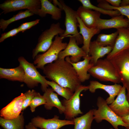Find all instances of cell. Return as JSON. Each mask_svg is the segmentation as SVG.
Returning <instances> with one entry per match:
<instances>
[{
  "label": "cell",
  "mask_w": 129,
  "mask_h": 129,
  "mask_svg": "<svg viewBox=\"0 0 129 129\" xmlns=\"http://www.w3.org/2000/svg\"><path fill=\"white\" fill-rule=\"evenodd\" d=\"M42 70L46 78L74 92L81 85L72 65L64 59H58L46 65Z\"/></svg>",
  "instance_id": "cell-1"
},
{
  "label": "cell",
  "mask_w": 129,
  "mask_h": 129,
  "mask_svg": "<svg viewBox=\"0 0 129 129\" xmlns=\"http://www.w3.org/2000/svg\"><path fill=\"white\" fill-rule=\"evenodd\" d=\"M53 3L55 5L58 6L59 8L64 11L65 14L64 25L65 30L64 33L60 36L64 39L69 35H72L75 38L78 45L83 43L82 37L77 29L78 23L76 11L66 5L62 0L58 1L55 0Z\"/></svg>",
  "instance_id": "cell-2"
},
{
  "label": "cell",
  "mask_w": 129,
  "mask_h": 129,
  "mask_svg": "<svg viewBox=\"0 0 129 129\" xmlns=\"http://www.w3.org/2000/svg\"><path fill=\"white\" fill-rule=\"evenodd\" d=\"M92 77L103 81H110L115 84L121 82L117 71L110 60L106 58L100 59L96 64L88 70Z\"/></svg>",
  "instance_id": "cell-3"
},
{
  "label": "cell",
  "mask_w": 129,
  "mask_h": 129,
  "mask_svg": "<svg viewBox=\"0 0 129 129\" xmlns=\"http://www.w3.org/2000/svg\"><path fill=\"white\" fill-rule=\"evenodd\" d=\"M97 105L98 109H93L94 119L97 123H100L105 120L111 124L114 129H119V126L127 128V125L123 122L121 118L110 108L103 98L100 96L97 98Z\"/></svg>",
  "instance_id": "cell-4"
},
{
  "label": "cell",
  "mask_w": 129,
  "mask_h": 129,
  "mask_svg": "<svg viewBox=\"0 0 129 129\" xmlns=\"http://www.w3.org/2000/svg\"><path fill=\"white\" fill-rule=\"evenodd\" d=\"M63 39L57 35L55 37L51 47L45 52L38 54L35 57L33 64L37 68L43 70L47 64L51 63L58 59L59 53L64 50L68 43L63 42Z\"/></svg>",
  "instance_id": "cell-5"
},
{
  "label": "cell",
  "mask_w": 129,
  "mask_h": 129,
  "mask_svg": "<svg viewBox=\"0 0 129 129\" xmlns=\"http://www.w3.org/2000/svg\"><path fill=\"white\" fill-rule=\"evenodd\" d=\"M64 31L60 27L59 22L51 24L49 28L43 32L39 36L37 44L32 51L33 59H34L39 53H44L47 51L52 45L54 37L61 35Z\"/></svg>",
  "instance_id": "cell-6"
},
{
  "label": "cell",
  "mask_w": 129,
  "mask_h": 129,
  "mask_svg": "<svg viewBox=\"0 0 129 129\" xmlns=\"http://www.w3.org/2000/svg\"><path fill=\"white\" fill-rule=\"evenodd\" d=\"M115 68L121 82L129 94V50L119 52L110 59Z\"/></svg>",
  "instance_id": "cell-7"
},
{
  "label": "cell",
  "mask_w": 129,
  "mask_h": 129,
  "mask_svg": "<svg viewBox=\"0 0 129 129\" xmlns=\"http://www.w3.org/2000/svg\"><path fill=\"white\" fill-rule=\"evenodd\" d=\"M88 90V86L81 85L76 90L70 99L68 100L64 99L61 101L65 108L64 114L65 119L73 120L77 116L83 114L80 109V95L82 91Z\"/></svg>",
  "instance_id": "cell-8"
},
{
  "label": "cell",
  "mask_w": 129,
  "mask_h": 129,
  "mask_svg": "<svg viewBox=\"0 0 129 129\" xmlns=\"http://www.w3.org/2000/svg\"><path fill=\"white\" fill-rule=\"evenodd\" d=\"M41 6L40 0H7L0 5V8L5 14L27 9L34 14L38 15Z\"/></svg>",
  "instance_id": "cell-9"
},
{
  "label": "cell",
  "mask_w": 129,
  "mask_h": 129,
  "mask_svg": "<svg viewBox=\"0 0 129 129\" xmlns=\"http://www.w3.org/2000/svg\"><path fill=\"white\" fill-rule=\"evenodd\" d=\"M18 61L19 65L22 67L26 74L32 81L34 87L38 86L40 83L42 90L44 92L49 86L46 82V77L41 75L33 63L29 62L24 57H19Z\"/></svg>",
  "instance_id": "cell-10"
},
{
  "label": "cell",
  "mask_w": 129,
  "mask_h": 129,
  "mask_svg": "<svg viewBox=\"0 0 129 129\" xmlns=\"http://www.w3.org/2000/svg\"><path fill=\"white\" fill-rule=\"evenodd\" d=\"M0 78L24 82L29 88L34 87L32 81L26 74L23 68L20 65L12 68H0Z\"/></svg>",
  "instance_id": "cell-11"
},
{
  "label": "cell",
  "mask_w": 129,
  "mask_h": 129,
  "mask_svg": "<svg viewBox=\"0 0 129 129\" xmlns=\"http://www.w3.org/2000/svg\"><path fill=\"white\" fill-rule=\"evenodd\" d=\"M31 122L35 127L41 129H60L64 126L74 124L73 120H61L57 115H55L52 118L47 119L37 116L32 118Z\"/></svg>",
  "instance_id": "cell-12"
},
{
  "label": "cell",
  "mask_w": 129,
  "mask_h": 129,
  "mask_svg": "<svg viewBox=\"0 0 129 129\" xmlns=\"http://www.w3.org/2000/svg\"><path fill=\"white\" fill-rule=\"evenodd\" d=\"M68 37H69V42L65 48L59 53L58 59H64L70 56H71L70 60L71 62H77L80 61L81 58L87 54L81 48L78 46L75 37L72 35H69Z\"/></svg>",
  "instance_id": "cell-13"
},
{
  "label": "cell",
  "mask_w": 129,
  "mask_h": 129,
  "mask_svg": "<svg viewBox=\"0 0 129 129\" xmlns=\"http://www.w3.org/2000/svg\"><path fill=\"white\" fill-rule=\"evenodd\" d=\"M26 98L24 93H22L0 111V117L6 119L17 117L22 111L23 102Z\"/></svg>",
  "instance_id": "cell-14"
},
{
  "label": "cell",
  "mask_w": 129,
  "mask_h": 129,
  "mask_svg": "<svg viewBox=\"0 0 129 129\" xmlns=\"http://www.w3.org/2000/svg\"><path fill=\"white\" fill-rule=\"evenodd\" d=\"M126 90L125 86H123L116 98L109 105L114 112L120 117L129 114V103L127 98Z\"/></svg>",
  "instance_id": "cell-15"
},
{
  "label": "cell",
  "mask_w": 129,
  "mask_h": 129,
  "mask_svg": "<svg viewBox=\"0 0 129 129\" xmlns=\"http://www.w3.org/2000/svg\"><path fill=\"white\" fill-rule=\"evenodd\" d=\"M89 90L91 93L95 92L96 90L101 89L104 90L109 94V96L106 100L108 104H110L115 100L121 89L123 86L117 84L112 85L103 84L96 81H91L88 85Z\"/></svg>",
  "instance_id": "cell-16"
},
{
  "label": "cell",
  "mask_w": 129,
  "mask_h": 129,
  "mask_svg": "<svg viewBox=\"0 0 129 129\" xmlns=\"http://www.w3.org/2000/svg\"><path fill=\"white\" fill-rule=\"evenodd\" d=\"M117 31L118 34L113 49L106 57L109 59L121 51L129 50V29L123 27L117 29Z\"/></svg>",
  "instance_id": "cell-17"
},
{
  "label": "cell",
  "mask_w": 129,
  "mask_h": 129,
  "mask_svg": "<svg viewBox=\"0 0 129 129\" xmlns=\"http://www.w3.org/2000/svg\"><path fill=\"white\" fill-rule=\"evenodd\" d=\"M83 58V60L76 63L71 62L69 56L66 57L65 59L72 65L81 83L83 82L90 79L91 75L88 73V71L91 67L94 66L90 63L91 58L89 54L86 55Z\"/></svg>",
  "instance_id": "cell-18"
},
{
  "label": "cell",
  "mask_w": 129,
  "mask_h": 129,
  "mask_svg": "<svg viewBox=\"0 0 129 129\" xmlns=\"http://www.w3.org/2000/svg\"><path fill=\"white\" fill-rule=\"evenodd\" d=\"M76 12L77 16L87 27L90 28H97V22L100 18V13L82 6H80Z\"/></svg>",
  "instance_id": "cell-19"
},
{
  "label": "cell",
  "mask_w": 129,
  "mask_h": 129,
  "mask_svg": "<svg viewBox=\"0 0 129 129\" xmlns=\"http://www.w3.org/2000/svg\"><path fill=\"white\" fill-rule=\"evenodd\" d=\"M78 27L79 28V33L81 35L83 40V45L81 47L87 55L89 54V47L91 40L95 35L98 34L101 30L97 28H90L87 27L81 19L77 17Z\"/></svg>",
  "instance_id": "cell-20"
},
{
  "label": "cell",
  "mask_w": 129,
  "mask_h": 129,
  "mask_svg": "<svg viewBox=\"0 0 129 129\" xmlns=\"http://www.w3.org/2000/svg\"><path fill=\"white\" fill-rule=\"evenodd\" d=\"M129 21L127 19L124 18L123 16H114L110 19H105L100 18L98 20L97 27L100 30L121 28H128Z\"/></svg>",
  "instance_id": "cell-21"
},
{
  "label": "cell",
  "mask_w": 129,
  "mask_h": 129,
  "mask_svg": "<svg viewBox=\"0 0 129 129\" xmlns=\"http://www.w3.org/2000/svg\"><path fill=\"white\" fill-rule=\"evenodd\" d=\"M113 48V47L111 46H104L100 45L96 40L91 41L89 53L91 58L90 63L95 65L98 59L109 54Z\"/></svg>",
  "instance_id": "cell-22"
},
{
  "label": "cell",
  "mask_w": 129,
  "mask_h": 129,
  "mask_svg": "<svg viewBox=\"0 0 129 129\" xmlns=\"http://www.w3.org/2000/svg\"><path fill=\"white\" fill-rule=\"evenodd\" d=\"M41 6L38 15L43 17L47 14L51 16L52 19L55 20L60 19L61 17L62 10L52 3L48 0H40Z\"/></svg>",
  "instance_id": "cell-23"
},
{
  "label": "cell",
  "mask_w": 129,
  "mask_h": 129,
  "mask_svg": "<svg viewBox=\"0 0 129 129\" xmlns=\"http://www.w3.org/2000/svg\"><path fill=\"white\" fill-rule=\"evenodd\" d=\"M43 95L46 99L44 107L47 110H50L53 107L56 108L60 114L64 113L65 108L58 97V94L54 93L51 88H48L44 92Z\"/></svg>",
  "instance_id": "cell-24"
},
{
  "label": "cell",
  "mask_w": 129,
  "mask_h": 129,
  "mask_svg": "<svg viewBox=\"0 0 129 129\" xmlns=\"http://www.w3.org/2000/svg\"><path fill=\"white\" fill-rule=\"evenodd\" d=\"M22 113L17 117L12 119H6L0 117V125L4 129H24V118Z\"/></svg>",
  "instance_id": "cell-25"
},
{
  "label": "cell",
  "mask_w": 129,
  "mask_h": 129,
  "mask_svg": "<svg viewBox=\"0 0 129 129\" xmlns=\"http://www.w3.org/2000/svg\"><path fill=\"white\" fill-rule=\"evenodd\" d=\"M93 120V109L81 116L73 119L74 123V129H91V124Z\"/></svg>",
  "instance_id": "cell-26"
},
{
  "label": "cell",
  "mask_w": 129,
  "mask_h": 129,
  "mask_svg": "<svg viewBox=\"0 0 129 129\" xmlns=\"http://www.w3.org/2000/svg\"><path fill=\"white\" fill-rule=\"evenodd\" d=\"M29 11L27 10L23 11H19L17 14L14 15L12 17L7 20L2 18L0 20V28L2 31H4L8 26L11 23L15 21L26 18L34 15Z\"/></svg>",
  "instance_id": "cell-27"
},
{
  "label": "cell",
  "mask_w": 129,
  "mask_h": 129,
  "mask_svg": "<svg viewBox=\"0 0 129 129\" xmlns=\"http://www.w3.org/2000/svg\"><path fill=\"white\" fill-rule=\"evenodd\" d=\"M83 7L98 12L101 14L107 15L113 17L121 15L119 12L116 10H109L104 9L92 4L89 0H79Z\"/></svg>",
  "instance_id": "cell-28"
},
{
  "label": "cell",
  "mask_w": 129,
  "mask_h": 129,
  "mask_svg": "<svg viewBox=\"0 0 129 129\" xmlns=\"http://www.w3.org/2000/svg\"><path fill=\"white\" fill-rule=\"evenodd\" d=\"M46 82L51 87L54 91L66 99H70L74 94V92L70 89L62 87L54 81L46 80Z\"/></svg>",
  "instance_id": "cell-29"
},
{
  "label": "cell",
  "mask_w": 129,
  "mask_h": 129,
  "mask_svg": "<svg viewBox=\"0 0 129 129\" xmlns=\"http://www.w3.org/2000/svg\"><path fill=\"white\" fill-rule=\"evenodd\" d=\"M118 34L117 31L109 34H100L98 35L96 40L103 46H109L113 47Z\"/></svg>",
  "instance_id": "cell-30"
},
{
  "label": "cell",
  "mask_w": 129,
  "mask_h": 129,
  "mask_svg": "<svg viewBox=\"0 0 129 129\" xmlns=\"http://www.w3.org/2000/svg\"><path fill=\"white\" fill-rule=\"evenodd\" d=\"M46 103V99L44 96L42 95L39 93L36 92L29 106L30 110L32 112H34L36 107L42 105H45Z\"/></svg>",
  "instance_id": "cell-31"
},
{
  "label": "cell",
  "mask_w": 129,
  "mask_h": 129,
  "mask_svg": "<svg viewBox=\"0 0 129 129\" xmlns=\"http://www.w3.org/2000/svg\"><path fill=\"white\" fill-rule=\"evenodd\" d=\"M36 91L34 90H29L24 93L26 98L24 100L23 105L22 111L26 109L29 106L30 103L34 97Z\"/></svg>",
  "instance_id": "cell-32"
},
{
  "label": "cell",
  "mask_w": 129,
  "mask_h": 129,
  "mask_svg": "<svg viewBox=\"0 0 129 129\" xmlns=\"http://www.w3.org/2000/svg\"><path fill=\"white\" fill-rule=\"evenodd\" d=\"M40 21V19H37L33 21L26 22L21 24L18 27L20 32H24L25 31L38 24Z\"/></svg>",
  "instance_id": "cell-33"
},
{
  "label": "cell",
  "mask_w": 129,
  "mask_h": 129,
  "mask_svg": "<svg viewBox=\"0 0 129 129\" xmlns=\"http://www.w3.org/2000/svg\"><path fill=\"white\" fill-rule=\"evenodd\" d=\"M20 32L18 27L13 29L6 32L1 34L0 38V42L1 43L6 39L16 36Z\"/></svg>",
  "instance_id": "cell-34"
},
{
  "label": "cell",
  "mask_w": 129,
  "mask_h": 129,
  "mask_svg": "<svg viewBox=\"0 0 129 129\" xmlns=\"http://www.w3.org/2000/svg\"><path fill=\"white\" fill-rule=\"evenodd\" d=\"M113 9L118 11L121 14L127 17L129 21V5L124 6H120L119 7H114Z\"/></svg>",
  "instance_id": "cell-35"
},
{
  "label": "cell",
  "mask_w": 129,
  "mask_h": 129,
  "mask_svg": "<svg viewBox=\"0 0 129 129\" xmlns=\"http://www.w3.org/2000/svg\"><path fill=\"white\" fill-rule=\"evenodd\" d=\"M107 2L111 4V5L114 7L120 6L121 0H106Z\"/></svg>",
  "instance_id": "cell-36"
},
{
  "label": "cell",
  "mask_w": 129,
  "mask_h": 129,
  "mask_svg": "<svg viewBox=\"0 0 129 129\" xmlns=\"http://www.w3.org/2000/svg\"><path fill=\"white\" fill-rule=\"evenodd\" d=\"M121 117L123 122L127 125V128L129 129V114L124 117Z\"/></svg>",
  "instance_id": "cell-37"
},
{
  "label": "cell",
  "mask_w": 129,
  "mask_h": 129,
  "mask_svg": "<svg viewBox=\"0 0 129 129\" xmlns=\"http://www.w3.org/2000/svg\"><path fill=\"white\" fill-rule=\"evenodd\" d=\"M26 129H38L37 127L33 125L31 122H29L25 126Z\"/></svg>",
  "instance_id": "cell-38"
},
{
  "label": "cell",
  "mask_w": 129,
  "mask_h": 129,
  "mask_svg": "<svg viewBox=\"0 0 129 129\" xmlns=\"http://www.w3.org/2000/svg\"><path fill=\"white\" fill-rule=\"evenodd\" d=\"M129 5V0H121L120 6H124Z\"/></svg>",
  "instance_id": "cell-39"
},
{
  "label": "cell",
  "mask_w": 129,
  "mask_h": 129,
  "mask_svg": "<svg viewBox=\"0 0 129 129\" xmlns=\"http://www.w3.org/2000/svg\"><path fill=\"white\" fill-rule=\"evenodd\" d=\"M126 95L127 99L129 103V94H126Z\"/></svg>",
  "instance_id": "cell-40"
},
{
  "label": "cell",
  "mask_w": 129,
  "mask_h": 129,
  "mask_svg": "<svg viewBox=\"0 0 129 129\" xmlns=\"http://www.w3.org/2000/svg\"><path fill=\"white\" fill-rule=\"evenodd\" d=\"M109 129H113L112 128H110Z\"/></svg>",
  "instance_id": "cell-41"
},
{
  "label": "cell",
  "mask_w": 129,
  "mask_h": 129,
  "mask_svg": "<svg viewBox=\"0 0 129 129\" xmlns=\"http://www.w3.org/2000/svg\"><path fill=\"white\" fill-rule=\"evenodd\" d=\"M125 129H129L127 128H125Z\"/></svg>",
  "instance_id": "cell-42"
},
{
  "label": "cell",
  "mask_w": 129,
  "mask_h": 129,
  "mask_svg": "<svg viewBox=\"0 0 129 129\" xmlns=\"http://www.w3.org/2000/svg\"><path fill=\"white\" fill-rule=\"evenodd\" d=\"M128 28L129 29V28Z\"/></svg>",
  "instance_id": "cell-43"
},
{
  "label": "cell",
  "mask_w": 129,
  "mask_h": 129,
  "mask_svg": "<svg viewBox=\"0 0 129 129\" xmlns=\"http://www.w3.org/2000/svg\"><path fill=\"white\" fill-rule=\"evenodd\" d=\"M0 129H1V128H0Z\"/></svg>",
  "instance_id": "cell-44"
}]
</instances>
